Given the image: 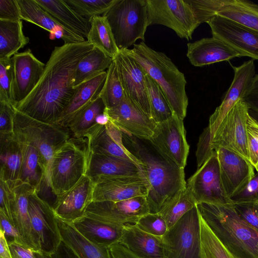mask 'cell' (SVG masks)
<instances>
[{
    "mask_svg": "<svg viewBox=\"0 0 258 258\" xmlns=\"http://www.w3.org/2000/svg\"><path fill=\"white\" fill-rule=\"evenodd\" d=\"M128 136L125 139L132 147L128 150L141 161L149 183L146 198L150 212L158 213L169 199L186 186L184 169L161 155L150 142L148 145Z\"/></svg>",
    "mask_w": 258,
    "mask_h": 258,
    "instance_id": "cell-2",
    "label": "cell"
},
{
    "mask_svg": "<svg viewBox=\"0 0 258 258\" xmlns=\"http://www.w3.org/2000/svg\"><path fill=\"white\" fill-rule=\"evenodd\" d=\"M14 68L13 56L0 59V102L12 106L13 97Z\"/></svg>",
    "mask_w": 258,
    "mask_h": 258,
    "instance_id": "cell-45",
    "label": "cell"
},
{
    "mask_svg": "<svg viewBox=\"0 0 258 258\" xmlns=\"http://www.w3.org/2000/svg\"><path fill=\"white\" fill-rule=\"evenodd\" d=\"M91 28L87 41L94 47L114 59L119 52L115 39L107 18L97 16L89 20Z\"/></svg>",
    "mask_w": 258,
    "mask_h": 258,
    "instance_id": "cell-38",
    "label": "cell"
},
{
    "mask_svg": "<svg viewBox=\"0 0 258 258\" xmlns=\"http://www.w3.org/2000/svg\"><path fill=\"white\" fill-rule=\"evenodd\" d=\"M249 113L250 115L253 116L254 118H255L258 121V113H254L249 111Z\"/></svg>",
    "mask_w": 258,
    "mask_h": 258,
    "instance_id": "cell-62",
    "label": "cell"
},
{
    "mask_svg": "<svg viewBox=\"0 0 258 258\" xmlns=\"http://www.w3.org/2000/svg\"><path fill=\"white\" fill-rule=\"evenodd\" d=\"M35 254L36 258H53L51 254L46 253L43 251L35 252Z\"/></svg>",
    "mask_w": 258,
    "mask_h": 258,
    "instance_id": "cell-61",
    "label": "cell"
},
{
    "mask_svg": "<svg viewBox=\"0 0 258 258\" xmlns=\"http://www.w3.org/2000/svg\"><path fill=\"white\" fill-rule=\"evenodd\" d=\"M207 23L212 36L222 41L240 56L258 60V31L215 15Z\"/></svg>",
    "mask_w": 258,
    "mask_h": 258,
    "instance_id": "cell-14",
    "label": "cell"
},
{
    "mask_svg": "<svg viewBox=\"0 0 258 258\" xmlns=\"http://www.w3.org/2000/svg\"><path fill=\"white\" fill-rule=\"evenodd\" d=\"M0 258H12L8 240L0 229Z\"/></svg>",
    "mask_w": 258,
    "mask_h": 258,
    "instance_id": "cell-60",
    "label": "cell"
},
{
    "mask_svg": "<svg viewBox=\"0 0 258 258\" xmlns=\"http://www.w3.org/2000/svg\"><path fill=\"white\" fill-rule=\"evenodd\" d=\"M94 183L93 202H118L138 196H147L149 183L144 174L133 176H101Z\"/></svg>",
    "mask_w": 258,
    "mask_h": 258,
    "instance_id": "cell-15",
    "label": "cell"
},
{
    "mask_svg": "<svg viewBox=\"0 0 258 258\" xmlns=\"http://www.w3.org/2000/svg\"><path fill=\"white\" fill-rule=\"evenodd\" d=\"M14 107L5 102H0V134L13 133Z\"/></svg>",
    "mask_w": 258,
    "mask_h": 258,
    "instance_id": "cell-52",
    "label": "cell"
},
{
    "mask_svg": "<svg viewBox=\"0 0 258 258\" xmlns=\"http://www.w3.org/2000/svg\"><path fill=\"white\" fill-rule=\"evenodd\" d=\"M29 42L20 21L0 20V59L12 57Z\"/></svg>",
    "mask_w": 258,
    "mask_h": 258,
    "instance_id": "cell-37",
    "label": "cell"
},
{
    "mask_svg": "<svg viewBox=\"0 0 258 258\" xmlns=\"http://www.w3.org/2000/svg\"><path fill=\"white\" fill-rule=\"evenodd\" d=\"M186 186L197 204H233L226 194L220 174L216 153L215 152L197 168L188 178Z\"/></svg>",
    "mask_w": 258,
    "mask_h": 258,
    "instance_id": "cell-11",
    "label": "cell"
},
{
    "mask_svg": "<svg viewBox=\"0 0 258 258\" xmlns=\"http://www.w3.org/2000/svg\"><path fill=\"white\" fill-rule=\"evenodd\" d=\"M196 206L197 203L192 194L186 186L169 199L158 213L166 221L168 229Z\"/></svg>",
    "mask_w": 258,
    "mask_h": 258,
    "instance_id": "cell-39",
    "label": "cell"
},
{
    "mask_svg": "<svg viewBox=\"0 0 258 258\" xmlns=\"http://www.w3.org/2000/svg\"><path fill=\"white\" fill-rule=\"evenodd\" d=\"M94 183L85 175L71 189L56 197L52 206L58 219L73 223L84 216L93 202Z\"/></svg>",
    "mask_w": 258,
    "mask_h": 258,
    "instance_id": "cell-21",
    "label": "cell"
},
{
    "mask_svg": "<svg viewBox=\"0 0 258 258\" xmlns=\"http://www.w3.org/2000/svg\"><path fill=\"white\" fill-rule=\"evenodd\" d=\"M234 77L221 104L209 118L210 134L217 130L221 121L235 104L242 99L255 75L254 60L251 59L238 67H232Z\"/></svg>",
    "mask_w": 258,
    "mask_h": 258,
    "instance_id": "cell-23",
    "label": "cell"
},
{
    "mask_svg": "<svg viewBox=\"0 0 258 258\" xmlns=\"http://www.w3.org/2000/svg\"><path fill=\"white\" fill-rule=\"evenodd\" d=\"M13 59L14 105L24 100L35 88L43 74L45 64L38 59L30 49L15 54Z\"/></svg>",
    "mask_w": 258,
    "mask_h": 258,
    "instance_id": "cell-24",
    "label": "cell"
},
{
    "mask_svg": "<svg viewBox=\"0 0 258 258\" xmlns=\"http://www.w3.org/2000/svg\"><path fill=\"white\" fill-rule=\"evenodd\" d=\"M119 243L139 258H166L162 237L148 233L136 224L124 225Z\"/></svg>",
    "mask_w": 258,
    "mask_h": 258,
    "instance_id": "cell-26",
    "label": "cell"
},
{
    "mask_svg": "<svg viewBox=\"0 0 258 258\" xmlns=\"http://www.w3.org/2000/svg\"><path fill=\"white\" fill-rule=\"evenodd\" d=\"M0 179L10 187L20 181L22 156L20 144L14 132L0 134Z\"/></svg>",
    "mask_w": 258,
    "mask_h": 258,
    "instance_id": "cell-31",
    "label": "cell"
},
{
    "mask_svg": "<svg viewBox=\"0 0 258 258\" xmlns=\"http://www.w3.org/2000/svg\"><path fill=\"white\" fill-rule=\"evenodd\" d=\"M197 207L208 227L234 258H258V231L238 215L233 204L201 203Z\"/></svg>",
    "mask_w": 258,
    "mask_h": 258,
    "instance_id": "cell-3",
    "label": "cell"
},
{
    "mask_svg": "<svg viewBox=\"0 0 258 258\" xmlns=\"http://www.w3.org/2000/svg\"><path fill=\"white\" fill-rule=\"evenodd\" d=\"M10 188L12 195V221L21 240L34 252L42 251L39 240L32 227L29 212V197L36 190L30 184L21 181Z\"/></svg>",
    "mask_w": 258,
    "mask_h": 258,
    "instance_id": "cell-22",
    "label": "cell"
},
{
    "mask_svg": "<svg viewBox=\"0 0 258 258\" xmlns=\"http://www.w3.org/2000/svg\"><path fill=\"white\" fill-rule=\"evenodd\" d=\"M148 24L172 29L181 38L190 40L200 25L186 0H146Z\"/></svg>",
    "mask_w": 258,
    "mask_h": 258,
    "instance_id": "cell-9",
    "label": "cell"
},
{
    "mask_svg": "<svg viewBox=\"0 0 258 258\" xmlns=\"http://www.w3.org/2000/svg\"><path fill=\"white\" fill-rule=\"evenodd\" d=\"M62 242L79 258H113L110 248L94 244L84 237L72 223L58 219Z\"/></svg>",
    "mask_w": 258,
    "mask_h": 258,
    "instance_id": "cell-34",
    "label": "cell"
},
{
    "mask_svg": "<svg viewBox=\"0 0 258 258\" xmlns=\"http://www.w3.org/2000/svg\"><path fill=\"white\" fill-rule=\"evenodd\" d=\"M105 16L119 49H128L141 39L149 26L146 0H116Z\"/></svg>",
    "mask_w": 258,
    "mask_h": 258,
    "instance_id": "cell-5",
    "label": "cell"
},
{
    "mask_svg": "<svg viewBox=\"0 0 258 258\" xmlns=\"http://www.w3.org/2000/svg\"><path fill=\"white\" fill-rule=\"evenodd\" d=\"M106 76L104 71L78 86L56 124L67 129L71 120L99 96Z\"/></svg>",
    "mask_w": 258,
    "mask_h": 258,
    "instance_id": "cell-29",
    "label": "cell"
},
{
    "mask_svg": "<svg viewBox=\"0 0 258 258\" xmlns=\"http://www.w3.org/2000/svg\"><path fill=\"white\" fill-rule=\"evenodd\" d=\"M35 1L65 29L87 38L91 28L89 20L79 15L64 1Z\"/></svg>",
    "mask_w": 258,
    "mask_h": 258,
    "instance_id": "cell-33",
    "label": "cell"
},
{
    "mask_svg": "<svg viewBox=\"0 0 258 258\" xmlns=\"http://www.w3.org/2000/svg\"><path fill=\"white\" fill-rule=\"evenodd\" d=\"M72 223L87 240L99 246L108 247L119 243L124 226L86 215Z\"/></svg>",
    "mask_w": 258,
    "mask_h": 258,
    "instance_id": "cell-28",
    "label": "cell"
},
{
    "mask_svg": "<svg viewBox=\"0 0 258 258\" xmlns=\"http://www.w3.org/2000/svg\"><path fill=\"white\" fill-rule=\"evenodd\" d=\"M233 205L238 215L247 224L258 231V200L235 202Z\"/></svg>",
    "mask_w": 258,
    "mask_h": 258,
    "instance_id": "cell-49",
    "label": "cell"
},
{
    "mask_svg": "<svg viewBox=\"0 0 258 258\" xmlns=\"http://www.w3.org/2000/svg\"><path fill=\"white\" fill-rule=\"evenodd\" d=\"M86 175L92 180L101 176H133L144 174L136 164L104 154L88 153Z\"/></svg>",
    "mask_w": 258,
    "mask_h": 258,
    "instance_id": "cell-30",
    "label": "cell"
},
{
    "mask_svg": "<svg viewBox=\"0 0 258 258\" xmlns=\"http://www.w3.org/2000/svg\"><path fill=\"white\" fill-rule=\"evenodd\" d=\"M117 66L113 59L107 70L105 82L99 94L105 107L110 109L117 106L125 97Z\"/></svg>",
    "mask_w": 258,
    "mask_h": 258,
    "instance_id": "cell-42",
    "label": "cell"
},
{
    "mask_svg": "<svg viewBox=\"0 0 258 258\" xmlns=\"http://www.w3.org/2000/svg\"><path fill=\"white\" fill-rule=\"evenodd\" d=\"M0 229L4 232L7 239L8 237L11 238V240H14L24 244L21 241L18 232L12 220L5 212L1 210H0Z\"/></svg>",
    "mask_w": 258,
    "mask_h": 258,
    "instance_id": "cell-56",
    "label": "cell"
},
{
    "mask_svg": "<svg viewBox=\"0 0 258 258\" xmlns=\"http://www.w3.org/2000/svg\"><path fill=\"white\" fill-rule=\"evenodd\" d=\"M200 219L204 258H234L214 235L200 214Z\"/></svg>",
    "mask_w": 258,
    "mask_h": 258,
    "instance_id": "cell-43",
    "label": "cell"
},
{
    "mask_svg": "<svg viewBox=\"0 0 258 258\" xmlns=\"http://www.w3.org/2000/svg\"><path fill=\"white\" fill-rule=\"evenodd\" d=\"M29 212L41 251L53 254L62 242V239L58 218L52 206L41 199L36 191H34L29 197Z\"/></svg>",
    "mask_w": 258,
    "mask_h": 258,
    "instance_id": "cell-13",
    "label": "cell"
},
{
    "mask_svg": "<svg viewBox=\"0 0 258 258\" xmlns=\"http://www.w3.org/2000/svg\"><path fill=\"white\" fill-rule=\"evenodd\" d=\"M8 241L12 258H36L35 252L26 245L14 240Z\"/></svg>",
    "mask_w": 258,
    "mask_h": 258,
    "instance_id": "cell-57",
    "label": "cell"
},
{
    "mask_svg": "<svg viewBox=\"0 0 258 258\" xmlns=\"http://www.w3.org/2000/svg\"><path fill=\"white\" fill-rule=\"evenodd\" d=\"M258 31V4L247 0H218L216 13Z\"/></svg>",
    "mask_w": 258,
    "mask_h": 258,
    "instance_id": "cell-35",
    "label": "cell"
},
{
    "mask_svg": "<svg viewBox=\"0 0 258 258\" xmlns=\"http://www.w3.org/2000/svg\"><path fill=\"white\" fill-rule=\"evenodd\" d=\"M190 5L196 19L200 25L207 23L216 15L218 0H186Z\"/></svg>",
    "mask_w": 258,
    "mask_h": 258,
    "instance_id": "cell-48",
    "label": "cell"
},
{
    "mask_svg": "<svg viewBox=\"0 0 258 258\" xmlns=\"http://www.w3.org/2000/svg\"><path fill=\"white\" fill-rule=\"evenodd\" d=\"M125 93L145 113L151 116L147 87V73L123 49L113 59Z\"/></svg>",
    "mask_w": 258,
    "mask_h": 258,
    "instance_id": "cell-19",
    "label": "cell"
},
{
    "mask_svg": "<svg viewBox=\"0 0 258 258\" xmlns=\"http://www.w3.org/2000/svg\"><path fill=\"white\" fill-rule=\"evenodd\" d=\"M13 132L24 137L39 150L45 168L44 182L49 187L53 154L70 138L69 130L57 124L39 121L15 109Z\"/></svg>",
    "mask_w": 258,
    "mask_h": 258,
    "instance_id": "cell-7",
    "label": "cell"
},
{
    "mask_svg": "<svg viewBox=\"0 0 258 258\" xmlns=\"http://www.w3.org/2000/svg\"><path fill=\"white\" fill-rule=\"evenodd\" d=\"M84 137L87 141V153L101 154L120 158L133 162L141 168V161L123 143L122 133L109 120L106 124H95Z\"/></svg>",
    "mask_w": 258,
    "mask_h": 258,
    "instance_id": "cell-20",
    "label": "cell"
},
{
    "mask_svg": "<svg viewBox=\"0 0 258 258\" xmlns=\"http://www.w3.org/2000/svg\"><path fill=\"white\" fill-rule=\"evenodd\" d=\"M116 0H64L79 15L87 19L103 16L112 6Z\"/></svg>",
    "mask_w": 258,
    "mask_h": 258,
    "instance_id": "cell-44",
    "label": "cell"
},
{
    "mask_svg": "<svg viewBox=\"0 0 258 258\" xmlns=\"http://www.w3.org/2000/svg\"><path fill=\"white\" fill-rule=\"evenodd\" d=\"M76 139V138H75ZM70 138L54 153L49 172V185L59 196L74 187L86 175L88 154L87 146Z\"/></svg>",
    "mask_w": 258,
    "mask_h": 258,
    "instance_id": "cell-6",
    "label": "cell"
},
{
    "mask_svg": "<svg viewBox=\"0 0 258 258\" xmlns=\"http://www.w3.org/2000/svg\"><path fill=\"white\" fill-rule=\"evenodd\" d=\"M149 212L146 197L138 196L118 202H92L85 215L123 225L136 224L140 218Z\"/></svg>",
    "mask_w": 258,
    "mask_h": 258,
    "instance_id": "cell-17",
    "label": "cell"
},
{
    "mask_svg": "<svg viewBox=\"0 0 258 258\" xmlns=\"http://www.w3.org/2000/svg\"><path fill=\"white\" fill-rule=\"evenodd\" d=\"M22 152V162L20 180L33 186L38 194L45 182L46 171L39 150L21 135L14 133Z\"/></svg>",
    "mask_w": 258,
    "mask_h": 258,
    "instance_id": "cell-32",
    "label": "cell"
},
{
    "mask_svg": "<svg viewBox=\"0 0 258 258\" xmlns=\"http://www.w3.org/2000/svg\"><path fill=\"white\" fill-rule=\"evenodd\" d=\"M249 161L258 172V121L250 113L246 123Z\"/></svg>",
    "mask_w": 258,
    "mask_h": 258,
    "instance_id": "cell-47",
    "label": "cell"
},
{
    "mask_svg": "<svg viewBox=\"0 0 258 258\" xmlns=\"http://www.w3.org/2000/svg\"><path fill=\"white\" fill-rule=\"evenodd\" d=\"M214 150L219 162L224 188L231 199L253 178L254 168L248 160L234 152L223 148Z\"/></svg>",
    "mask_w": 258,
    "mask_h": 258,
    "instance_id": "cell-18",
    "label": "cell"
},
{
    "mask_svg": "<svg viewBox=\"0 0 258 258\" xmlns=\"http://www.w3.org/2000/svg\"><path fill=\"white\" fill-rule=\"evenodd\" d=\"M231 200L233 203L258 200V173L255 174L245 187Z\"/></svg>",
    "mask_w": 258,
    "mask_h": 258,
    "instance_id": "cell-53",
    "label": "cell"
},
{
    "mask_svg": "<svg viewBox=\"0 0 258 258\" xmlns=\"http://www.w3.org/2000/svg\"><path fill=\"white\" fill-rule=\"evenodd\" d=\"M187 47L186 56L190 63L195 67H203L241 57L225 43L213 36L189 42Z\"/></svg>",
    "mask_w": 258,
    "mask_h": 258,
    "instance_id": "cell-25",
    "label": "cell"
},
{
    "mask_svg": "<svg viewBox=\"0 0 258 258\" xmlns=\"http://www.w3.org/2000/svg\"><path fill=\"white\" fill-rule=\"evenodd\" d=\"M162 239L166 258H204L197 206L169 228Z\"/></svg>",
    "mask_w": 258,
    "mask_h": 258,
    "instance_id": "cell-8",
    "label": "cell"
},
{
    "mask_svg": "<svg viewBox=\"0 0 258 258\" xmlns=\"http://www.w3.org/2000/svg\"><path fill=\"white\" fill-rule=\"evenodd\" d=\"M249 114L248 106L240 99L224 118L216 131L210 134L211 148L213 150L225 148L249 160L246 132Z\"/></svg>",
    "mask_w": 258,
    "mask_h": 258,
    "instance_id": "cell-10",
    "label": "cell"
},
{
    "mask_svg": "<svg viewBox=\"0 0 258 258\" xmlns=\"http://www.w3.org/2000/svg\"><path fill=\"white\" fill-rule=\"evenodd\" d=\"M0 20L21 21L20 9L17 0H0Z\"/></svg>",
    "mask_w": 258,
    "mask_h": 258,
    "instance_id": "cell-51",
    "label": "cell"
},
{
    "mask_svg": "<svg viewBox=\"0 0 258 258\" xmlns=\"http://www.w3.org/2000/svg\"><path fill=\"white\" fill-rule=\"evenodd\" d=\"M242 100L248 106L250 111L258 113V74L253 77Z\"/></svg>",
    "mask_w": 258,
    "mask_h": 258,
    "instance_id": "cell-54",
    "label": "cell"
},
{
    "mask_svg": "<svg viewBox=\"0 0 258 258\" xmlns=\"http://www.w3.org/2000/svg\"><path fill=\"white\" fill-rule=\"evenodd\" d=\"M148 141L161 155L184 169L189 146L183 119L173 114L166 120L157 123L153 136Z\"/></svg>",
    "mask_w": 258,
    "mask_h": 258,
    "instance_id": "cell-12",
    "label": "cell"
},
{
    "mask_svg": "<svg viewBox=\"0 0 258 258\" xmlns=\"http://www.w3.org/2000/svg\"><path fill=\"white\" fill-rule=\"evenodd\" d=\"M105 108L102 100L99 96L71 120L67 129L72 133L75 138H84L87 132L97 123L98 117L104 113Z\"/></svg>",
    "mask_w": 258,
    "mask_h": 258,
    "instance_id": "cell-40",
    "label": "cell"
},
{
    "mask_svg": "<svg viewBox=\"0 0 258 258\" xmlns=\"http://www.w3.org/2000/svg\"><path fill=\"white\" fill-rule=\"evenodd\" d=\"M109 248L113 258H139L119 243L113 245Z\"/></svg>",
    "mask_w": 258,
    "mask_h": 258,
    "instance_id": "cell-58",
    "label": "cell"
},
{
    "mask_svg": "<svg viewBox=\"0 0 258 258\" xmlns=\"http://www.w3.org/2000/svg\"><path fill=\"white\" fill-rule=\"evenodd\" d=\"M19 5L21 20L36 25L60 37L64 44L84 42L85 38L62 27L35 0H17Z\"/></svg>",
    "mask_w": 258,
    "mask_h": 258,
    "instance_id": "cell-27",
    "label": "cell"
},
{
    "mask_svg": "<svg viewBox=\"0 0 258 258\" xmlns=\"http://www.w3.org/2000/svg\"><path fill=\"white\" fill-rule=\"evenodd\" d=\"M51 255L53 258H79L76 254L62 242L56 250Z\"/></svg>",
    "mask_w": 258,
    "mask_h": 258,
    "instance_id": "cell-59",
    "label": "cell"
},
{
    "mask_svg": "<svg viewBox=\"0 0 258 258\" xmlns=\"http://www.w3.org/2000/svg\"><path fill=\"white\" fill-rule=\"evenodd\" d=\"M210 132L209 127L207 126L201 135L198 144L196 152L198 168H199L215 152V150L210 146Z\"/></svg>",
    "mask_w": 258,
    "mask_h": 258,
    "instance_id": "cell-50",
    "label": "cell"
},
{
    "mask_svg": "<svg viewBox=\"0 0 258 258\" xmlns=\"http://www.w3.org/2000/svg\"><path fill=\"white\" fill-rule=\"evenodd\" d=\"M12 195L11 188L6 181L0 179V210L5 212L12 221Z\"/></svg>",
    "mask_w": 258,
    "mask_h": 258,
    "instance_id": "cell-55",
    "label": "cell"
},
{
    "mask_svg": "<svg viewBox=\"0 0 258 258\" xmlns=\"http://www.w3.org/2000/svg\"><path fill=\"white\" fill-rule=\"evenodd\" d=\"M136 225L143 231L158 237H163L168 230L166 221L158 213L149 212L143 215Z\"/></svg>",
    "mask_w": 258,
    "mask_h": 258,
    "instance_id": "cell-46",
    "label": "cell"
},
{
    "mask_svg": "<svg viewBox=\"0 0 258 258\" xmlns=\"http://www.w3.org/2000/svg\"><path fill=\"white\" fill-rule=\"evenodd\" d=\"M113 59L97 47L93 48L79 62L75 75L74 88L108 69Z\"/></svg>",
    "mask_w": 258,
    "mask_h": 258,
    "instance_id": "cell-36",
    "label": "cell"
},
{
    "mask_svg": "<svg viewBox=\"0 0 258 258\" xmlns=\"http://www.w3.org/2000/svg\"><path fill=\"white\" fill-rule=\"evenodd\" d=\"M93 47L87 40L55 47L37 84L14 108L39 121L56 124L76 91L77 65Z\"/></svg>",
    "mask_w": 258,
    "mask_h": 258,
    "instance_id": "cell-1",
    "label": "cell"
},
{
    "mask_svg": "<svg viewBox=\"0 0 258 258\" xmlns=\"http://www.w3.org/2000/svg\"><path fill=\"white\" fill-rule=\"evenodd\" d=\"M146 84L151 118L157 123L166 120L174 113L163 91L147 74Z\"/></svg>",
    "mask_w": 258,
    "mask_h": 258,
    "instance_id": "cell-41",
    "label": "cell"
},
{
    "mask_svg": "<svg viewBox=\"0 0 258 258\" xmlns=\"http://www.w3.org/2000/svg\"><path fill=\"white\" fill-rule=\"evenodd\" d=\"M104 112L109 120L122 133L141 140H149L157 123L140 108L128 96L116 107Z\"/></svg>",
    "mask_w": 258,
    "mask_h": 258,
    "instance_id": "cell-16",
    "label": "cell"
},
{
    "mask_svg": "<svg viewBox=\"0 0 258 258\" xmlns=\"http://www.w3.org/2000/svg\"><path fill=\"white\" fill-rule=\"evenodd\" d=\"M136 60L160 87L174 114L184 119L188 104L186 81L171 59L141 41L132 49H123Z\"/></svg>",
    "mask_w": 258,
    "mask_h": 258,
    "instance_id": "cell-4",
    "label": "cell"
}]
</instances>
